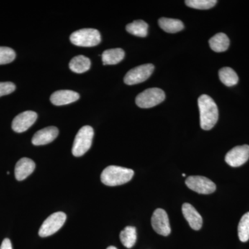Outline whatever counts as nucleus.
Masks as SVG:
<instances>
[{
    "mask_svg": "<svg viewBox=\"0 0 249 249\" xmlns=\"http://www.w3.org/2000/svg\"><path fill=\"white\" fill-rule=\"evenodd\" d=\"M0 249H13L11 240L8 238L4 239V240H3L2 243H1Z\"/></svg>",
    "mask_w": 249,
    "mask_h": 249,
    "instance_id": "bb28decb",
    "label": "nucleus"
},
{
    "mask_svg": "<svg viewBox=\"0 0 249 249\" xmlns=\"http://www.w3.org/2000/svg\"><path fill=\"white\" fill-rule=\"evenodd\" d=\"M137 230L134 227H127L121 232L120 240L126 248L133 247L137 242Z\"/></svg>",
    "mask_w": 249,
    "mask_h": 249,
    "instance_id": "4be33fe9",
    "label": "nucleus"
},
{
    "mask_svg": "<svg viewBox=\"0 0 249 249\" xmlns=\"http://www.w3.org/2000/svg\"><path fill=\"white\" fill-rule=\"evenodd\" d=\"M159 25L165 32L170 34L179 32L184 28V25L181 20L171 18H160L159 19Z\"/></svg>",
    "mask_w": 249,
    "mask_h": 249,
    "instance_id": "a211bd4d",
    "label": "nucleus"
},
{
    "mask_svg": "<svg viewBox=\"0 0 249 249\" xmlns=\"http://www.w3.org/2000/svg\"><path fill=\"white\" fill-rule=\"evenodd\" d=\"M238 236L241 242H246L249 240V212L241 218L238 225Z\"/></svg>",
    "mask_w": 249,
    "mask_h": 249,
    "instance_id": "5701e85b",
    "label": "nucleus"
},
{
    "mask_svg": "<svg viewBox=\"0 0 249 249\" xmlns=\"http://www.w3.org/2000/svg\"><path fill=\"white\" fill-rule=\"evenodd\" d=\"M107 249H116L115 247H112V246H111V247H107Z\"/></svg>",
    "mask_w": 249,
    "mask_h": 249,
    "instance_id": "cd10ccee",
    "label": "nucleus"
},
{
    "mask_svg": "<svg viewBox=\"0 0 249 249\" xmlns=\"http://www.w3.org/2000/svg\"><path fill=\"white\" fill-rule=\"evenodd\" d=\"M70 40L72 44L78 47H95L101 42V34L96 29H80L70 36Z\"/></svg>",
    "mask_w": 249,
    "mask_h": 249,
    "instance_id": "20e7f679",
    "label": "nucleus"
},
{
    "mask_svg": "<svg viewBox=\"0 0 249 249\" xmlns=\"http://www.w3.org/2000/svg\"><path fill=\"white\" fill-rule=\"evenodd\" d=\"M154 70L155 66L152 64H145L132 69L124 76V83L127 85L142 83L151 76Z\"/></svg>",
    "mask_w": 249,
    "mask_h": 249,
    "instance_id": "0eeeda50",
    "label": "nucleus"
},
{
    "mask_svg": "<svg viewBox=\"0 0 249 249\" xmlns=\"http://www.w3.org/2000/svg\"><path fill=\"white\" fill-rule=\"evenodd\" d=\"M219 77L223 84L227 87L237 85L239 81L238 76L236 72L230 67H224L219 71Z\"/></svg>",
    "mask_w": 249,
    "mask_h": 249,
    "instance_id": "412c9836",
    "label": "nucleus"
},
{
    "mask_svg": "<svg viewBox=\"0 0 249 249\" xmlns=\"http://www.w3.org/2000/svg\"><path fill=\"white\" fill-rule=\"evenodd\" d=\"M59 133L58 129L54 126L45 127L37 131L32 138L34 145H47L56 139Z\"/></svg>",
    "mask_w": 249,
    "mask_h": 249,
    "instance_id": "f8f14e48",
    "label": "nucleus"
},
{
    "mask_svg": "<svg viewBox=\"0 0 249 249\" xmlns=\"http://www.w3.org/2000/svg\"><path fill=\"white\" fill-rule=\"evenodd\" d=\"M249 159V145H244L233 147L225 157L227 164L231 167H239L245 164Z\"/></svg>",
    "mask_w": 249,
    "mask_h": 249,
    "instance_id": "9d476101",
    "label": "nucleus"
},
{
    "mask_svg": "<svg viewBox=\"0 0 249 249\" xmlns=\"http://www.w3.org/2000/svg\"><path fill=\"white\" fill-rule=\"evenodd\" d=\"M80 95L71 90H59L52 93L51 102L57 106H65L79 99Z\"/></svg>",
    "mask_w": 249,
    "mask_h": 249,
    "instance_id": "ddd939ff",
    "label": "nucleus"
},
{
    "mask_svg": "<svg viewBox=\"0 0 249 249\" xmlns=\"http://www.w3.org/2000/svg\"><path fill=\"white\" fill-rule=\"evenodd\" d=\"M209 45L211 49L217 53L226 52L230 45V40L225 34L219 33L209 40Z\"/></svg>",
    "mask_w": 249,
    "mask_h": 249,
    "instance_id": "dca6fc26",
    "label": "nucleus"
},
{
    "mask_svg": "<svg viewBox=\"0 0 249 249\" xmlns=\"http://www.w3.org/2000/svg\"><path fill=\"white\" fill-rule=\"evenodd\" d=\"M165 94L160 88H150L139 93L136 98V104L141 108H151L163 102Z\"/></svg>",
    "mask_w": 249,
    "mask_h": 249,
    "instance_id": "39448f33",
    "label": "nucleus"
},
{
    "mask_svg": "<svg viewBox=\"0 0 249 249\" xmlns=\"http://www.w3.org/2000/svg\"><path fill=\"white\" fill-rule=\"evenodd\" d=\"M134 171L124 167L110 165L103 170L101 179L108 186H116L129 182L134 176Z\"/></svg>",
    "mask_w": 249,
    "mask_h": 249,
    "instance_id": "f03ea898",
    "label": "nucleus"
},
{
    "mask_svg": "<svg viewBox=\"0 0 249 249\" xmlns=\"http://www.w3.org/2000/svg\"><path fill=\"white\" fill-rule=\"evenodd\" d=\"M93 129L91 126L85 125L80 128L75 137L72 147V154L76 157L84 155L92 144Z\"/></svg>",
    "mask_w": 249,
    "mask_h": 249,
    "instance_id": "7ed1b4c3",
    "label": "nucleus"
},
{
    "mask_svg": "<svg viewBox=\"0 0 249 249\" xmlns=\"http://www.w3.org/2000/svg\"><path fill=\"white\" fill-rule=\"evenodd\" d=\"M187 6L193 9L207 10L213 7L217 4L215 0H187L185 1Z\"/></svg>",
    "mask_w": 249,
    "mask_h": 249,
    "instance_id": "b1692460",
    "label": "nucleus"
},
{
    "mask_svg": "<svg viewBox=\"0 0 249 249\" xmlns=\"http://www.w3.org/2000/svg\"><path fill=\"white\" fill-rule=\"evenodd\" d=\"M16 88V85L11 82H1L0 83V97L14 92Z\"/></svg>",
    "mask_w": 249,
    "mask_h": 249,
    "instance_id": "a878e982",
    "label": "nucleus"
},
{
    "mask_svg": "<svg viewBox=\"0 0 249 249\" xmlns=\"http://www.w3.org/2000/svg\"><path fill=\"white\" fill-rule=\"evenodd\" d=\"M198 106L200 113L201 129L210 130L217 124L219 118L217 105L212 98L204 94L198 98Z\"/></svg>",
    "mask_w": 249,
    "mask_h": 249,
    "instance_id": "f257e3e1",
    "label": "nucleus"
},
{
    "mask_svg": "<svg viewBox=\"0 0 249 249\" xmlns=\"http://www.w3.org/2000/svg\"><path fill=\"white\" fill-rule=\"evenodd\" d=\"M124 52L122 49H107L102 54L103 65H116L124 60Z\"/></svg>",
    "mask_w": 249,
    "mask_h": 249,
    "instance_id": "f3484780",
    "label": "nucleus"
},
{
    "mask_svg": "<svg viewBox=\"0 0 249 249\" xmlns=\"http://www.w3.org/2000/svg\"><path fill=\"white\" fill-rule=\"evenodd\" d=\"M66 219V214L63 212L54 213L51 214L41 226L39 235L41 237H46L53 235L61 229Z\"/></svg>",
    "mask_w": 249,
    "mask_h": 249,
    "instance_id": "423d86ee",
    "label": "nucleus"
},
{
    "mask_svg": "<svg viewBox=\"0 0 249 249\" xmlns=\"http://www.w3.org/2000/svg\"><path fill=\"white\" fill-rule=\"evenodd\" d=\"M14 49L7 47H0V65L11 63L16 58Z\"/></svg>",
    "mask_w": 249,
    "mask_h": 249,
    "instance_id": "393cba45",
    "label": "nucleus"
},
{
    "mask_svg": "<svg viewBox=\"0 0 249 249\" xmlns=\"http://www.w3.org/2000/svg\"><path fill=\"white\" fill-rule=\"evenodd\" d=\"M36 168V164L34 160L31 159H20L16 163L15 168V176L18 181H22L27 178Z\"/></svg>",
    "mask_w": 249,
    "mask_h": 249,
    "instance_id": "2eb2a0df",
    "label": "nucleus"
},
{
    "mask_svg": "<svg viewBox=\"0 0 249 249\" xmlns=\"http://www.w3.org/2000/svg\"><path fill=\"white\" fill-rule=\"evenodd\" d=\"M126 30L132 35L145 37L148 34V24L142 19H138L127 24Z\"/></svg>",
    "mask_w": 249,
    "mask_h": 249,
    "instance_id": "aec40b11",
    "label": "nucleus"
},
{
    "mask_svg": "<svg viewBox=\"0 0 249 249\" xmlns=\"http://www.w3.org/2000/svg\"><path fill=\"white\" fill-rule=\"evenodd\" d=\"M152 226L156 232L163 236L169 235L171 232L169 218L164 210H155L152 217Z\"/></svg>",
    "mask_w": 249,
    "mask_h": 249,
    "instance_id": "1a4fd4ad",
    "label": "nucleus"
},
{
    "mask_svg": "<svg viewBox=\"0 0 249 249\" xmlns=\"http://www.w3.org/2000/svg\"><path fill=\"white\" fill-rule=\"evenodd\" d=\"M91 61L84 55H77L71 59L70 62V68L72 71L77 73H83L89 70Z\"/></svg>",
    "mask_w": 249,
    "mask_h": 249,
    "instance_id": "6ab92c4d",
    "label": "nucleus"
},
{
    "mask_svg": "<svg viewBox=\"0 0 249 249\" xmlns=\"http://www.w3.org/2000/svg\"><path fill=\"white\" fill-rule=\"evenodd\" d=\"M37 114L35 111H26L18 114L12 122V129L18 133H22L30 128L37 120Z\"/></svg>",
    "mask_w": 249,
    "mask_h": 249,
    "instance_id": "9b49d317",
    "label": "nucleus"
},
{
    "mask_svg": "<svg viewBox=\"0 0 249 249\" xmlns=\"http://www.w3.org/2000/svg\"><path fill=\"white\" fill-rule=\"evenodd\" d=\"M182 176L183 178H185V177H186V175H185V174H183Z\"/></svg>",
    "mask_w": 249,
    "mask_h": 249,
    "instance_id": "c85d7f7f",
    "label": "nucleus"
},
{
    "mask_svg": "<svg viewBox=\"0 0 249 249\" xmlns=\"http://www.w3.org/2000/svg\"><path fill=\"white\" fill-rule=\"evenodd\" d=\"M182 213L185 219L193 230L199 231L201 229L203 224L202 217L191 204L188 203L183 204Z\"/></svg>",
    "mask_w": 249,
    "mask_h": 249,
    "instance_id": "4468645a",
    "label": "nucleus"
},
{
    "mask_svg": "<svg viewBox=\"0 0 249 249\" xmlns=\"http://www.w3.org/2000/svg\"><path fill=\"white\" fill-rule=\"evenodd\" d=\"M186 184L188 188L199 194H211L216 190V185L209 178L202 176L188 177Z\"/></svg>",
    "mask_w": 249,
    "mask_h": 249,
    "instance_id": "6e6552de",
    "label": "nucleus"
}]
</instances>
